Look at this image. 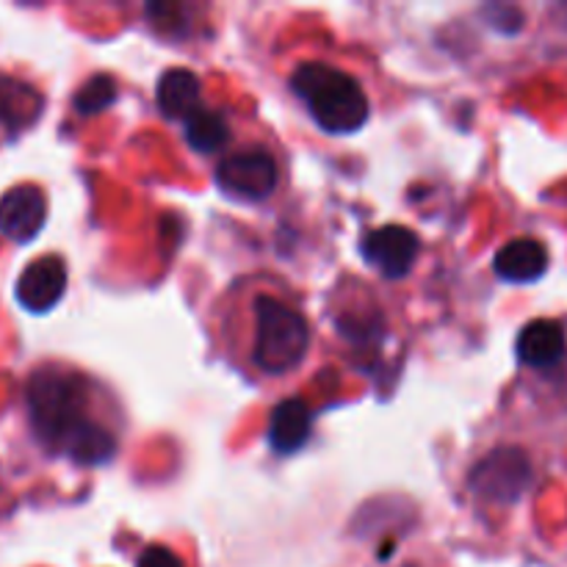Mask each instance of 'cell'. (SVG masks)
Segmentation results:
<instances>
[{
	"label": "cell",
	"mask_w": 567,
	"mask_h": 567,
	"mask_svg": "<svg viewBox=\"0 0 567 567\" xmlns=\"http://www.w3.org/2000/svg\"><path fill=\"white\" fill-rule=\"evenodd\" d=\"M31 435L50 457L100 468L120 454L125 415L114 393L64 363H44L25 380Z\"/></svg>",
	"instance_id": "6da1fadb"
},
{
	"label": "cell",
	"mask_w": 567,
	"mask_h": 567,
	"mask_svg": "<svg viewBox=\"0 0 567 567\" xmlns=\"http://www.w3.org/2000/svg\"><path fill=\"white\" fill-rule=\"evenodd\" d=\"M219 349L236 371L280 380L302 369L313 343L297 293L269 275L241 277L216 302Z\"/></svg>",
	"instance_id": "7a4b0ae2"
},
{
	"label": "cell",
	"mask_w": 567,
	"mask_h": 567,
	"mask_svg": "<svg viewBox=\"0 0 567 567\" xmlns=\"http://www.w3.org/2000/svg\"><path fill=\"white\" fill-rule=\"evenodd\" d=\"M288 86L305 103L316 125L330 136H349L369 122L371 105L363 83L347 70L324 61L299 64Z\"/></svg>",
	"instance_id": "3957f363"
},
{
	"label": "cell",
	"mask_w": 567,
	"mask_h": 567,
	"mask_svg": "<svg viewBox=\"0 0 567 567\" xmlns=\"http://www.w3.org/2000/svg\"><path fill=\"white\" fill-rule=\"evenodd\" d=\"M532 485V463L524 449L498 446L468 474V491L491 507H513Z\"/></svg>",
	"instance_id": "277c9868"
},
{
	"label": "cell",
	"mask_w": 567,
	"mask_h": 567,
	"mask_svg": "<svg viewBox=\"0 0 567 567\" xmlns=\"http://www.w3.org/2000/svg\"><path fill=\"white\" fill-rule=\"evenodd\" d=\"M216 186L227 199L236 203H264L277 192L280 166L277 158L260 144L233 150L216 166Z\"/></svg>",
	"instance_id": "5b68a950"
},
{
	"label": "cell",
	"mask_w": 567,
	"mask_h": 567,
	"mask_svg": "<svg viewBox=\"0 0 567 567\" xmlns=\"http://www.w3.org/2000/svg\"><path fill=\"white\" fill-rule=\"evenodd\" d=\"M421 241L410 227L385 225L371 230L360 244L365 264L374 266L388 280H402L413 271L415 258H419Z\"/></svg>",
	"instance_id": "8992f818"
},
{
	"label": "cell",
	"mask_w": 567,
	"mask_h": 567,
	"mask_svg": "<svg viewBox=\"0 0 567 567\" xmlns=\"http://www.w3.org/2000/svg\"><path fill=\"white\" fill-rule=\"evenodd\" d=\"M66 264L59 255H42L31 260L17 277L14 297L22 310L33 316H44L64 299L66 293Z\"/></svg>",
	"instance_id": "52a82bcc"
},
{
	"label": "cell",
	"mask_w": 567,
	"mask_h": 567,
	"mask_svg": "<svg viewBox=\"0 0 567 567\" xmlns=\"http://www.w3.org/2000/svg\"><path fill=\"white\" fill-rule=\"evenodd\" d=\"M48 219V197L33 183H20L0 197V236L28 244L42 233Z\"/></svg>",
	"instance_id": "ba28073f"
},
{
	"label": "cell",
	"mask_w": 567,
	"mask_h": 567,
	"mask_svg": "<svg viewBox=\"0 0 567 567\" xmlns=\"http://www.w3.org/2000/svg\"><path fill=\"white\" fill-rule=\"evenodd\" d=\"M548 264H551V255H548L546 244L537 241V238H513L496 252L493 271L504 282L529 286V282H537L546 275Z\"/></svg>",
	"instance_id": "9c48e42d"
},
{
	"label": "cell",
	"mask_w": 567,
	"mask_h": 567,
	"mask_svg": "<svg viewBox=\"0 0 567 567\" xmlns=\"http://www.w3.org/2000/svg\"><path fill=\"white\" fill-rule=\"evenodd\" d=\"M567 349V338L559 321L554 319H535L518 332V352L520 365L526 369H554L563 363Z\"/></svg>",
	"instance_id": "30bf717a"
},
{
	"label": "cell",
	"mask_w": 567,
	"mask_h": 567,
	"mask_svg": "<svg viewBox=\"0 0 567 567\" xmlns=\"http://www.w3.org/2000/svg\"><path fill=\"white\" fill-rule=\"evenodd\" d=\"M155 103L166 120H192L197 111H203V83L186 66H175L161 75L155 89Z\"/></svg>",
	"instance_id": "8fae6325"
},
{
	"label": "cell",
	"mask_w": 567,
	"mask_h": 567,
	"mask_svg": "<svg viewBox=\"0 0 567 567\" xmlns=\"http://www.w3.org/2000/svg\"><path fill=\"white\" fill-rule=\"evenodd\" d=\"M310 432H313V413L308 404L302 399H286L271 410L266 441H269L271 452L293 454L308 443Z\"/></svg>",
	"instance_id": "7c38bea8"
},
{
	"label": "cell",
	"mask_w": 567,
	"mask_h": 567,
	"mask_svg": "<svg viewBox=\"0 0 567 567\" xmlns=\"http://www.w3.org/2000/svg\"><path fill=\"white\" fill-rule=\"evenodd\" d=\"M44 97L25 81L0 75V125L9 131H22L33 125L42 114Z\"/></svg>",
	"instance_id": "4fadbf2b"
},
{
	"label": "cell",
	"mask_w": 567,
	"mask_h": 567,
	"mask_svg": "<svg viewBox=\"0 0 567 567\" xmlns=\"http://www.w3.org/2000/svg\"><path fill=\"white\" fill-rule=\"evenodd\" d=\"M183 136H186L188 147L199 155H214L230 142V125H227L225 114L219 111L203 109L183 122Z\"/></svg>",
	"instance_id": "5bb4252c"
},
{
	"label": "cell",
	"mask_w": 567,
	"mask_h": 567,
	"mask_svg": "<svg viewBox=\"0 0 567 567\" xmlns=\"http://www.w3.org/2000/svg\"><path fill=\"white\" fill-rule=\"evenodd\" d=\"M116 94H120L116 78L105 75V72H97V75H92L81 89H78L72 105H75V111L81 116H92V114H100V111L111 109V105L116 103Z\"/></svg>",
	"instance_id": "9a60e30c"
},
{
	"label": "cell",
	"mask_w": 567,
	"mask_h": 567,
	"mask_svg": "<svg viewBox=\"0 0 567 567\" xmlns=\"http://www.w3.org/2000/svg\"><path fill=\"white\" fill-rule=\"evenodd\" d=\"M136 567H183V559L166 546H150L136 559Z\"/></svg>",
	"instance_id": "2e32d148"
},
{
	"label": "cell",
	"mask_w": 567,
	"mask_h": 567,
	"mask_svg": "<svg viewBox=\"0 0 567 567\" xmlns=\"http://www.w3.org/2000/svg\"><path fill=\"white\" fill-rule=\"evenodd\" d=\"M402 567H419V565H402Z\"/></svg>",
	"instance_id": "e0dca14e"
}]
</instances>
